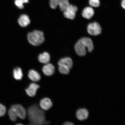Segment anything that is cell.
<instances>
[{"label": "cell", "instance_id": "7", "mask_svg": "<svg viewBox=\"0 0 125 125\" xmlns=\"http://www.w3.org/2000/svg\"><path fill=\"white\" fill-rule=\"evenodd\" d=\"M12 106L14 109L18 117L22 119H24L26 118V110L20 104H17Z\"/></svg>", "mask_w": 125, "mask_h": 125}, {"label": "cell", "instance_id": "24", "mask_svg": "<svg viewBox=\"0 0 125 125\" xmlns=\"http://www.w3.org/2000/svg\"><path fill=\"white\" fill-rule=\"evenodd\" d=\"M63 125H74V124H73L72 123L70 122H67L64 123Z\"/></svg>", "mask_w": 125, "mask_h": 125}, {"label": "cell", "instance_id": "23", "mask_svg": "<svg viewBox=\"0 0 125 125\" xmlns=\"http://www.w3.org/2000/svg\"><path fill=\"white\" fill-rule=\"evenodd\" d=\"M121 6L123 9H125V0H122L121 2Z\"/></svg>", "mask_w": 125, "mask_h": 125}, {"label": "cell", "instance_id": "13", "mask_svg": "<svg viewBox=\"0 0 125 125\" xmlns=\"http://www.w3.org/2000/svg\"><path fill=\"white\" fill-rule=\"evenodd\" d=\"M19 24L22 27H25L30 24L31 21L29 16L25 14L20 16L18 20Z\"/></svg>", "mask_w": 125, "mask_h": 125}, {"label": "cell", "instance_id": "17", "mask_svg": "<svg viewBox=\"0 0 125 125\" xmlns=\"http://www.w3.org/2000/svg\"><path fill=\"white\" fill-rule=\"evenodd\" d=\"M13 75L15 79L18 80H21L23 76L22 71L19 67H17L14 69Z\"/></svg>", "mask_w": 125, "mask_h": 125}, {"label": "cell", "instance_id": "21", "mask_svg": "<svg viewBox=\"0 0 125 125\" xmlns=\"http://www.w3.org/2000/svg\"><path fill=\"white\" fill-rule=\"evenodd\" d=\"M89 3L92 7H98L100 5V0H89Z\"/></svg>", "mask_w": 125, "mask_h": 125}, {"label": "cell", "instance_id": "6", "mask_svg": "<svg viewBox=\"0 0 125 125\" xmlns=\"http://www.w3.org/2000/svg\"><path fill=\"white\" fill-rule=\"evenodd\" d=\"M77 10V8L76 6L69 4L63 11L64 16L69 19L74 20Z\"/></svg>", "mask_w": 125, "mask_h": 125}, {"label": "cell", "instance_id": "14", "mask_svg": "<svg viewBox=\"0 0 125 125\" xmlns=\"http://www.w3.org/2000/svg\"><path fill=\"white\" fill-rule=\"evenodd\" d=\"M28 75L30 79L34 82H38L41 79L40 74L37 71L33 70H30Z\"/></svg>", "mask_w": 125, "mask_h": 125}, {"label": "cell", "instance_id": "3", "mask_svg": "<svg viewBox=\"0 0 125 125\" xmlns=\"http://www.w3.org/2000/svg\"><path fill=\"white\" fill-rule=\"evenodd\" d=\"M27 38L29 43L34 46H39L44 41L43 32L38 30L29 32L28 34Z\"/></svg>", "mask_w": 125, "mask_h": 125}, {"label": "cell", "instance_id": "2", "mask_svg": "<svg viewBox=\"0 0 125 125\" xmlns=\"http://www.w3.org/2000/svg\"><path fill=\"white\" fill-rule=\"evenodd\" d=\"M94 48L93 41L91 39L87 37H83L80 39L75 46L76 54L80 56H85L87 50L89 52H91Z\"/></svg>", "mask_w": 125, "mask_h": 125}, {"label": "cell", "instance_id": "18", "mask_svg": "<svg viewBox=\"0 0 125 125\" xmlns=\"http://www.w3.org/2000/svg\"><path fill=\"white\" fill-rule=\"evenodd\" d=\"M9 115L11 120L13 121H15L17 119V115L14 109L12 106L9 111Z\"/></svg>", "mask_w": 125, "mask_h": 125}, {"label": "cell", "instance_id": "11", "mask_svg": "<svg viewBox=\"0 0 125 125\" xmlns=\"http://www.w3.org/2000/svg\"><path fill=\"white\" fill-rule=\"evenodd\" d=\"M94 14V11L91 7H86L83 10L82 15L84 18L87 19H90Z\"/></svg>", "mask_w": 125, "mask_h": 125}, {"label": "cell", "instance_id": "20", "mask_svg": "<svg viewBox=\"0 0 125 125\" xmlns=\"http://www.w3.org/2000/svg\"><path fill=\"white\" fill-rule=\"evenodd\" d=\"M59 65V71L61 74H68L69 73L70 69L68 67L63 65Z\"/></svg>", "mask_w": 125, "mask_h": 125}, {"label": "cell", "instance_id": "16", "mask_svg": "<svg viewBox=\"0 0 125 125\" xmlns=\"http://www.w3.org/2000/svg\"><path fill=\"white\" fill-rule=\"evenodd\" d=\"M39 61L43 63H48L50 60V56L47 52H44L39 55L38 57Z\"/></svg>", "mask_w": 125, "mask_h": 125}, {"label": "cell", "instance_id": "19", "mask_svg": "<svg viewBox=\"0 0 125 125\" xmlns=\"http://www.w3.org/2000/svg\"><path fill=\"white\" fill-rule=\"evenodd\" d=\"M29 2V0H15V4L19 9H22L24 8L23 4Z\"/></svg>", "mask_w": 125, "mask_h": 125}, {"label": "cell", "instance_id": "9", "mask_svg": "<svg viewBox=\"0 0 125 125\" xmlns=\"http://www.w3.org/2000/svg\"><path fill=\"white\" fill-rule=\"evenodd\" d=\"M52 103L49 98H45L40 101V106L41 108L45 110L50 109L52 106Z\"/></svg>", "mask_w": 125, "mask_h": 125}, {"label": "cell", "instance_id": "12", "mask_svg": "<svg viewBox=\"0 0 125 125\" xmlns=\"http://www.w3.org/2000/svg\"><path fill=\"white\" fill-rule=\"evenodd\" d=\"M44 74L47 76H51L54 74L55 72L54 67L52 64L48 63L44 65L42 68Z\"/></svg>", "mask_w": 125, "mask_h": 125}, {"label": "cell", "instance_id": "1", "mask_svg": "<svg viewBox=\"0 0 125 125\" xmlns=\"http://www.w3.org/2000/svg\"><path fill=\"white\" fill-rule=\"evenodd\" d=\"M28 112L29 119L31 125H42L49 124V122L45 121L44 112L36 104H34L29 107Z\"/></svg>", "mask_w": 125, "mask_h": 125}, {"label": "cell", "instance_id": "5", "mask_svg": "<svg viewBox=\"0 0 125 125\" xmlns=\"http://www.w3.org/2000/svg\"><path fill=\"white\" fill-rule=\"evenodd\" d=\"M87 31L91 35L97 36L101 33L102 29L99 23L94 22L89 24L87 26Z\"/></svg>", "mask_w": 125, "mask_h": 125}, {"label": "cell", "instance_id": "10", "mask_svg": "<svg viewBox=\"0 0 125 125\" xmlns=\"http://www.w3.org/2000/svg\"><path fill=\"white\" fill-rule=\"evenodd\" d=\"M76 116L80 121H83L87 119L89 116V112L86 109H80L76 112Z\"/></svg>", "mask_w": 125, "mask_h": 125}, {"label": "cell", "instance_id": "15", "mask_svg": "<svg viewBox=\"0 0 125 125\" xmlns=\"http://www.w3.org/2000/svg\"><path fill=\"white\" fill-rule=\"evenodd\" d=\"M59 65H63L68 67L70 69L72 68L73 63L72 60L69 57H66L62 58L58 63Z\"/></svg>", "mask_w": 125, "mask_h": 125}, {"label": "cell", "instance_id": "22", "mask_svg": "<svg viewBox=\"0 0 125 125\" xmlns=\"http://www.w3.org/2000/svg\"><path fill=\"white\" fill-rule=\"evenodd\" d=\"M6 112V107L3 104H0V117H2L5 115Z\"/></svg>", "mask_w": 125, "mask_h": 125}, {"label": "cell", "instance_id": "8", "mask_svg": "<svg viewBox=\"0 0 125 125\" xmlns=\"http://www.w3.org/2000/svg\"><path fill=\"white\" fill-rule=\"evenodd\" d=\"M40 87V86L34 83L30 84L29 86L25 90L27 94L31 97L35 96L37 90Z\"/></svg>", "mask_w": 125, "mask_h": 125}, {"label": "cell", "instance_id": "4", "mask_svg": "<svg viewBox=\"0 0 125 125\" xmlns=\"http://www.w3.org/2000/svg\"><path fill=\"white\" fill-rule=\"evenodd\" d=\"M49 4L53 9H56L59 6L61 10L63 12L69 3L68 0H50Z\"/></svg>", "mask_w": 125, "mask_h": 125}]
</instances>
